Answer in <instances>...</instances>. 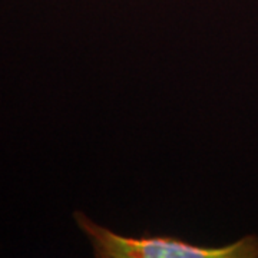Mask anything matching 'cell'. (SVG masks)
I'll return each instance as SVG.
<instances>
[{"mask_svg": "<svg viewBox=\"0 0 258 258\" xmlns=\"http://www.w3.org/2000/svg\"><path fill=\"white\" fill-rule=\"evenodd\" d=\"M74 218L96 258H258L257 234H248L224 247H204L166 235L125 237L81 211L74 212Z\"/></svg>", "mask_w": 258, "mask_h": 258, "instance_id": "cell-1", "label": "cell"}]
</instances>
